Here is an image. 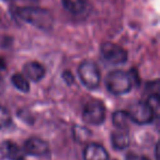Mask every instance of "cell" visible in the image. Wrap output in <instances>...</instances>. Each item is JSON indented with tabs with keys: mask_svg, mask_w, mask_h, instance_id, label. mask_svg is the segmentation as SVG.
I'll return each mask as SVG.
<instances>
[{
	"mask_svg": "<svg viewBox=\"0 0 160 160\" xmlns=\"http://www.w3.org/2000/svg\"><path fill=\"white\" fill-rule=\"evenodd\" d=\"M78 75L81 82L90 90H93L100 85V70L98 66L92 62H83L78 68Z\"/></svg>",
	"mask_w": 160,
	"mask_h": 160,
	"instance_id": "4",
	"label": "cell"
},
{
	"mask_svg": "<svg viewBox=\"0 0 160 160\" xmlns=\"http://www.w3.org/2000/svg\"><path fill=\"white\" fill-rule=\"evenodd\" d=\"M11 81L18 90H20L22 92H29L30 83L24 76L20 75V73H14L11 77Z\"/></svg>",
	"mask_w": 160,
	"mask_h": 160,
	"instance_id": "14",
	"label": "cell"
},
{
	"mask_svg": "<svg viewBox=\"0 0 160 160\" xmlns=\"http://www.w3.org/2000/svg\"><path fill=\"white\" fill-rule=\"evenodd\" d=\"M111 142L114 149L118 150H123L127 148L129 145V134L128 131L124 129H118L113 132L111 135Z\"/></svg>",
	"mask_w": 160,
	"mask_h": 160,
	"instance_id": "11",
	"label": "cell"
},
{
	"mask_svg": "<svg viewBox=\"0 0 160 160\" xmlns=\"http://www.w3.org/2000/svg\"><path fill=\"white\" fill-rule=\"evenodd\" d=\"M85 160H108L109 153L103 146L99 144H89L83 150Z\"/></svg>",
	"mask_w": 160,
	"mask_h": 160,
	"instance_id": "10",
	"label": "cell"
},
{
	"mask_svg": "<svg viewBox=\"0 0 160 160\" xmlns=\"http://www.w3.org/2000/svg\"><path fill=\"white\" fill-rule=\"evenodd\" d=\"M112 121H113L114 126L118 129H124V131H128L129 122L131 118L128 116V113L125 111H116L114 112L113 116H112Z\"/></svg>",
	"mask_w": 160,
	"mask_h": 160,
	"instance_id": "12",
	"label": "cell"
},
{
	"mask_svg": "<svg viewBox=\"0 0 160 160\" xmlns=\"http://www.w3.org/2000/svg\"><path fill=\"white\" fill-rule=\"evenodd\" d=\"M3 67H5V65H3V60L0 58V69L3 68Z\"/></svg>",
	"mask_w": 160,
	"mask_h": 160,
	"instance_id": "18",
	"label": "cell"
},
{
	"mask_svg": "<svg viewBox=\"0 0 160 160\" xmlns=\"http://www.w3.org/2000/svg\"><path fill=\"white\" fill-rule=\"evenodd\" d=\"M24 152L30 156H45L49 150L48 144L38 137H31L24 142Z\"/></svg>",
	"mask_w": 160,
	"mask_h": 160,
	"instance_id": "7",
	"label": "cell"
},
{
	"mask_svg": "<svg viewBox=\"0 0 160 160\" xmlns=\"http://www.w3.org/2000/svg\"><path fill=\"white\" fill-rule=\"evenodd\" d=\"M23 73H24V77L27 79L34 81V82H38L45 77L46 71L40 62H30L23 66Z\"/></svg>",
	"mask_w": 160,
	"mask_h": 160,
	"instance_id": "9",
	"label": "cell"
},
{
	"mask_svg": "<svg viewBox=\"0 0 160 160\" xmlns=\"http://www.w3.org/2000/svg\"><path fill=\"white\" fill-rule=\"evenodd\" d=\"M101 54L108 62L112 65L124 64L127 60V52L120 45L108 42L101 46Z\"/></svg>",
	"mask_w": 160,
	"mask_h": 160,
	"instance_id": "6",
	"label": "cell"
},
{
	"mask_svg": "<svg viewBox=\"0 0 160 160\" xmlns=\"http://www.w3.org/2000/svg\"><path fill=\"white\" fill-rule=\"evenodd\" d=\"M105 85L112 94H125L133 88L134 75L123 70H113L105 78Z\"/></svg>",
	"mask_w": 160,
	"mask_h": 160,
	"instance_id": "2",
	"label": "cell"
},
{
	"mask_svg": "<svg viewBox=\"0 0 160 160\" xmlns=\"http://www.w3.org/2000/svg\"><path fill=\"white\" fill-rule=\"evenodd\" d=\"M17 14L23 21L42 30H49L54 24L52 13L46 9L38 7H21L17 10Z\"/></svg>",
	"mask_w": 160,
	"mask_h": 160,
	"instance_id": "1",
	"label": "cell"
},
{
	"mask_svg": "<svg viewBox=\"0 0 160 160\" xmlns=\"http://www.w3.org/2000/svg\"><path fill=\"white\" fill-rule=\"evenodd\" d=\"M105 107L101 101L91 100L83 107L82 120L87 124L100 125L105 120Z\"/></svg>",
	"mask_w": 160,
	"mask_h": 160,
	"instance_id": "5",
	"label": "cell"
},
{
	"mask_svg": "<svg viewBox=\"0 0 160 160\" xmlns=\"http://www.w3.org/2000/svg\"><path fill=\"white\" fill-rule=\"evenodd\" d=\"M0 153L8 160H24L25 152L18 144L11 140H6L0 146Z\"/></svg>",
	"mask_w": 160,
	"mask_h": 160,
	"instance_id": "8",
	"label": "cell"
},
{
	"mask_svg": "<svg viewBox=\"0 0 160 160\" xmlns=\"http://www.w3.org/2000/svg\"><path fill=\"white\" fill-rule=\"evenodd\" d=\"M11 124V115L5 107L0 105V129L6 128Z\"/></svg>",
	"mask_w": 160,
	"mask_h": 160,
	"instance_id": "15",
	"label": "cell"
},
{
	"mask_svg": "<svg viewBox=\"0 0 160 160\" xmlns=\"http://www.w3.org/2000/svg\"><path fill=\"white\" fill-rule=\"evenodd\" d=\"M126 160H149L147 157L145 156H140V155H137V153H133V152H128L125 157Z\"/></svg>",
	"mask_w": 160,
	"mask_h": 160,
	"instance_id": "16",
	"label": "cell"
},
{
	"mask_svg": "<svg viewBox=\"0 0 160 160\" xmlns=\"http://www.w3.org/2000/svg\"><path fill=\"white\" fill-rule=\"evenodd\" d=\"M131 121L138 125H147L150 124L155 118V110L152 109L149 102L139 101L136 102L129 108V111L127 112Z\"/></svg>",
	"mask_w": 160,
	"mask_h": 160,
	"instance_id": "3",
	"label": "cell"
},
{
	"mask_svg": "<svg viewBox=\"0 0 160 160\" xmlns=\"http://www.w3.org/2000/svg\"><path fill=\"white\" fill-rule=\"evenodd\" d=\"M2 86H3V81H2L1 76H0V93H1V91H2Z\"/></svg>",
	"mask_w": 160,
	"mask_h": 160,
	"instance_id": "17",
	"label": "cell"
},
{
	"mask_svg": "<svg viewBox=\"0 0 160 160\" xmlns=\"http://www.w3.org/2000/svg\"><path fill=\"white\" fill-rule=\"evenodd\" d=\"M88 0H62V6L67 11L73 14L81 13L87 6Z\"/></svg>",
	"mask_w": 160,
	"mask_h": 160,
	"instance_id": "13",
	"label": "cell"
}]
</instances>
